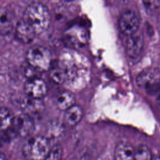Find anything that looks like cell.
I'll return each mask as SVG.
<instances>
[{"mask_svg": "<svg viewBox=\"0 0 160 160\" xmlns=\"http://www.w3.org/2000/svg\"><path fill=\"white\" fill-rule=\"evenodd\" d=\"M21 20L37 36L48 28L51 22V13L44 4L33 2L26 7Z\"/></svg>", "mask_w": 160, "mask_h": 160, "instance_id": "cell-1", "label": "cell"}, {"mask_svg": "<svg viewBox=\"0 0 160 160\" xmlns=\"http://www.w3.org/2000/svg\"><path fill=\"white\" fill-rule=\"evenodd\" d=\"M50 149L49 139L44 136L36 135L25 141L22 152L26 160H43Z\"/></svg>", "mask_w": 160, "mask_h": 160, "instance_id": "cell-2", "label": "cell"}, {"mask_svg": "<svg viewBox=\"0 0 160 160\" xmlns=\"http://www.w3.org/2000/svg\"><path fill=\"white\" fill-rule=\"evenodd\" d=\"M26 59L29 66L38 72L49 71L53 63L49 50L42 46H34L28 49Z\"/></svg>", "mask_w": 160, "mask_h": 160, "instance_id": "cell-3", "label": "cell"}, {"mask_svg": "<svg viewBox=\"0 0 160 160\" xmlns=\"http://www.w3.org/2000/svg\"><path fill=\"white\" fill-rule=\"evenodd\" d=\"M88 31L86 28L80 23L70 25L64 31L63 40L65 44L71 48L79 49L84 46L88 41Z\"/></svg>", "mask_w": 160, "mask_h": 160, "instance_id": "cell-4", "label": "cell"}, {"mask_svg": "<svg viewBox=\"0 0 160 160\" xmlns=\"http://www.w3.org/2000/svg\"><path fill=\"white\" fill-rule=\"evenodd\" d=\"M11 128L16 134L24 138L29 136L32 133L35 124L31 116L22 112L14 115Z\"/></svg>", "mask_w": 160, "mask_h": 160, "instance_id": "cell-5", "label": "cell"}, {"mask_svg": "<svg viewBox=\"0 0 160 160\" xmlns=\"http://www.w3.org/2000/svg\"><path fill=\"white\" fill-rule=\"evenodd\" d=\"M46 82L41 78L35 76L28 78L24 84V91L27 96L42 99L48 92Z\"/></svg>", "mask_w": 160, "mask_h": 160, "instance_id": "cell-6", "label": "cell"}, {"mask_svg": "<svg viewBox=\"0 0 160 160\" xmlns=\"http://www.w3.org/2000/svg\"><path fill=\"white\" fill-rule=\"evenodd\" d=\"M139 20L135 12L129 9L124 11L119 19V26L121 31L128 36L138 31Z\"/></svg>", "mask_w": 160, "mask_h": 160, "instance_id": "cell-7", "label": "cell"}, {"mask_svg": "<svg viewBox=\"0 0 160 160\" xmlns=\"http://www.w3.org/2000/svg\"><path fill=\"white\" fill-rule=\"evenodd\" d=\"M137 85L151 89L160 82V70L156 68H148L142 70L136 77Z\"/></svg>", "mask_w": 160, "mask_h": 160, "instance_id": "cell-8", "label": "cell"}, {"mask_svg": "<svg viewBox=\"0 0 160 160\" xmlns=\"http://www.w3.org/2000/svg\"><path fill=\"white\" fill-rule=\"evenodd\" d=\"M15 14L9 6L0 7V35L10 34L14 28Z\"/></svg>", "mask_w": 160, "mask_h": 160, "instance_id": "cell-9", "label": "cell"}, {"mask_svg": "<svg viewBox=\"0 0 160 160\" xmlns=\"http://www.w3.org/2000/svg\"><path fill=\"white\" fill-rule=\"evenodd\" d=\"M143 46V35L138 31L128 37L126 46V53L129 58H136L141 54Z\"/></svg>", "mask_w": 160, "mask_h": 160, "instance_id": "cell-10", "label": "cell"}, {"mask_svg": "<svg viewBox=\"0 0 160 160\" xmlns=\"http://www.w3.org/2000/svg\"><path fill=\"white\" fill-rule=\"evenodd\" d=\"M50 77L57 84H62L67 82L68 78V69L66 64L62 60L53 61L49 69Z\"/></svg>", "mask_w": 160, "mask_h": 160, "instance_id": "cell-11", "label": "cell"}, {"mask_svg": "<svg viewBox=\"0 0 160 160\" xmlns=\"http://www.w3.org/2000/svg\"><path fill=\"white\" fill-rule=\"evenodd\" d=\"M44 106L42 99H35L27 96L20 102V107L22 112L31 116L32 114H38L42 111Z\"/></svg>", "mask_w": 160, "mask_h": 160, "instance_id": "cell-12", "label": "cell"}, {"mask_svg": "<svg viewBox=\"0 0 160 160\" xmlns=\"http://www.w3.org/2000/svg\"><path fill=\"white\" fill-rule=\"evenodd\" d=\"M135 148L126 141L117 144L114 149V160H133Z\"/></svg>", "mask_w": 160, "mask_h": 160, "instance_id": "cell-13", "label": "cell"}, {"mask_svg": "<svg viewBox=\"0 0 160 160\" xmlns=\"http://www.w3.org/2000/svg\"><path fill=\"white\" fill-rule=\"evenodd\" d=\"M55 102L57 108L59 110L66 111L76 104V98L71 91L64 90L60 91L56 95Z\"/></svg>", "mask_w": 160, "mask_h": 160, "instance_id": "cell-14", "label": "cell"}, {"mask_svg": "<svg viewBox=\"0 0 160 160\" xmlns=\"http://www.w3.org/2000/svg\"><path fill=\"white\" fill-rule=\"evenodd\" d=\"M83 116V110L78 104H75L65 111L64 116V122L65 125L74 126L81 120Z\"/></svg>", "mask_w": 160, "mask_h": 160, "instance_id": "cell-15", "label": "cell"}, {"mask_svg": "<svg viewBox=\"0 0 160 160\" xmlns=\"http://www.w3.org/2000/svg\"><path fill=\"white\" fill-rule=\"evenodd\" d=\"M64 122L57 120H52L48 125L47 136L46 137L49 138H58L61 136L64 131Z\"/></svg>", "mask_w": 160, "mask_h": 160, "instance_id": "cell-16", "label": "cell"}, {"mask_svg": "<svg viewBox=\"0 0 160 160\" xmlns=\"http://www.w3.org/2000/svg\"><path fill=\"white\" fill-rule=\"evenodd\" d=\"M14 115L6 107L0 106V131H5L11 128Z\"/></svg>", "mask_w": 160, "mask_h": 160, "instance_id": "cell-17", "label": "cell"}, {"mask_svg": "<svg viewBox=\"0 0 160 160\" xmlns=\"http://www.w3.org/2000/svg\"><path fill=\"white\" fill-rule=\"evenodd\" d=\"M153 156L151 151L145 144H139L135 148L133 160H152Z\"/></svg>", "mask_w": 160, "mask_h": 160, "instance_id": "cell-18", "label": "cell"}, {"mask_svg": "<svg viewBox=\"0 0 160 160\" xmlns=\"http://www.w3.org/2000/svg\"><path fill=\"white\" fill-rule=\"evenodd\" d=\"M62 153V147L59 144H56L51 148L49 152L43 160H61Z\"/></svg>", "mask_w": 160, "mask_h": 160, "instance_id": "cell-19", "label": "cell"}, {"mask_svg": "<svg viewBox=\"0 0 160 160\" xmlns=\"http://www.w3.org/2000/svg\"><path fill=\"white\" fill-rule=\"evenodd\" d=\"M142 2L146 9L150 12L160 7V1H146Z\"/></svg>", "mask_w": 160, "mask_h": 160, "instance_id": "cell-20", "label": "cell"}, {"mask_svg": "<svg viewBox=\"0 0 160 160\" xmlns=\"http://www.w3.org/2000/svg\"><path fill=\"white\" fill-rule=\"evenodd\" d=\"M0 160H7L6 155L0 151Z\"/></svg>", "mask_w": 160, "mask_h": 160, "instance_id": "cell-21", "label": "cell"}, {"mask_svg": "<svg viewBox=\"0 0 160 160\" xmlns=\"http://www.w3.org/2000/svg\"><path fill=\"white\" fill-rule=\"evenodd\" d=\"M152 160H160V157H154Z\"/></svg>", "mask_w": 160, "mask_h": 160, "instance_id": "cell-22", "label": "cell"}, {"mask_svg": "<svg viewBox=\"0 0 160 160\" xmlns=\"http://www.w3.org/2000/svg\"><path fill=\"white\" fill-rule=\"evenodd\" d=\"M158 101H159V106H160V96H159V99H158Z\"/></svg>", "mask_w": 160, "mask_h": 160, "instance_id": "cell-23", "label": "cell"}]
</instances>
